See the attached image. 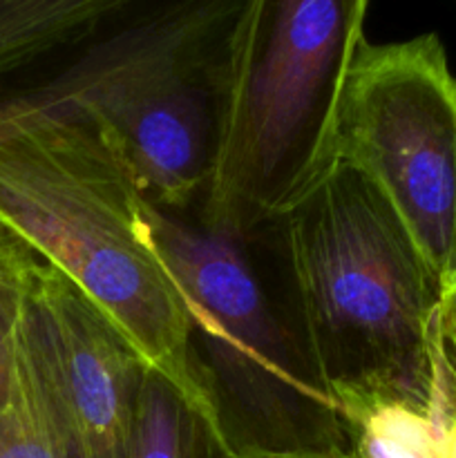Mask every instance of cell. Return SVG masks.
<instances>
[{
  "mask_svg": "<svg viewBox=\"0 0 456 458\" xmlns=\"http://www.w3.org/2000/svg\"><path fill=\"white\" fill-rule=\"evenodd\" d=\"M266 233L304 352L335 405L387 394L450 419L443 282L378 188L334 161Z\"/></svg>",
  "mask_w": 456,
  "mask_h": 458,
  "instance_id": "obj_1",
  "label": "cell"
},
{
  "mask_svg": "<svg viewBox=\"0 0 456 458\" xmlns=\"http://www.w3.org/2000/svg\"><path fill=\"white\" fill-rule=\"evenodd\" d=\"M156 250L188 316L210 429L231 458H353L351 434L317 380L289 300L253 237L148 204ZM277 273V271H275Z\"/></svg>",
  "mask_w": 456,
  "mask_h": 458,
  "instance_id": "obj_3",
  "label": "cell"
},
{
  "mask_svg": "<svg viewBox=\"0 0 456 458\" xmlns=\"http://www.w3.org/2000/svg\"><path fill=\"white\" fill-rule=\"evenodd\" d=\"M228 58L168 67L72 106L106 134L148 204L170 213L199 208L217 150Z\"/></svg>",
  "mask_w": 456,
  "mask_h": 458,
  "instance_id": "obj_6",
  "label": "cell"
},
{
  "mask_svg": "<svg viewBox=\"0 0 456 458\" xmlns=\"http://www.w3.org/2000/svg\"><path fill=\"white\" fill-rule=\"evenodd\" d=\"M0 458H79L27 304L18 322L12 398L0 407Z\"/></svg>",
  "mask_w": 456,
  "mask_h": 458,
  "instance_id": "obj_8",
  "label": "cell"
},
{
  "mask_svg": "<svg viewBox=\"0 0 456 458\" xmlns=\"http://www.w3.org/2000/svg\"><path fill=\"white\" fill-rule=\"evenodd\" d=\"M34 327L79 458H130L148 365L101 311L45 259L27 273Z\"/></svg>",
  "mask_w": 456,
  "mask_h": 458,
  "instance_id": "obj_7",
  "label": "cell"
},
{
  "mask_svg": "<svg viewBox=\"0 0 456 458\" xmlns=\"http://www.w3.org/2000/svg\"><path fill=\"white\" fill-rule=\"evenodd\" d=\"M130 458H231L170 380L146 369L134 411Z\"/></svg>",
  "mask_w": 456,
  "mask_h": 458,
  "instance_id": "obj_11",
  "label": "cell"
},
{
  "mask_svg": "<svg viewBox=\"0 0 456 458\" xmlns=\"http://www.w3.org/2000/svg\"><path fill=\"white\" fill-rule=\"evenodd\" d=\"M441 458H456V405L447 419L445 432H443V450Z\"/></svg>",
  "mask_w": 456,
  "mask_h": 458,
  "instance_id": "obj_14",
  "label": "cell"
},
{
  "mask_svg": "<svg viewBox=\"0 0 456 458\" xmlns=\"http://www.w3.org/2000/svg\"><path fill=\"white\" fill-rule=\"evenodd\" d=\"M38 255L0 224V407L12 398L16 335L25 304L27 273Z\"/></svg>",
  "mask_w": 456,
  "mask_h": 458,
  "instance_id": "obj_12",
  "label": "cell"
},
{
  "mask_svg": "<svg viewBox=\"0 0 456 458\" xmlns=\"http://www.w3.org/2000/svg\"><path fill=\"white\" fill-rule=\"evenodd\" d=\"M353 458H441L447 420L436 411L387 394L347 398L338 405Z\"/></svg>",
  "mask_w": 456,
  "mask_h": 458,
  "instance_id": "obj_10",
  "label": "cell"
},
{
  "mask_svg": "<svg viewBox=\"0 0 456 458\" xmlns=\"http://www.w3.org/2000/svg\"><path fill=\"white\" fill-rule=\"evenodd\" d=\"M9 92L18 112L0 132V224L79 286L210 428L183 300L128 168L83 110Z\"/></svg>",
  "mask_w": 456,
  "mask_h": 458,
  "instance_id": "obj_2",
  "label": "cell"
},
{
  "mask_svg": "<svg viewBox=\"0 0 456 458\" xmlns=\"http://www.w3.org/2000/svg\"><path fill=\"white\" fill-rule=\"evenodd\" d=\"M128 0H0V85Z\"/></svg>",
  "mask_w": 456,
  "mask_h": 458,
  "instance_id": "obj_9",
  "label": "cell"
},
{
  "mask_svg": "<svg viewBox=\"0 0 456 458\" xmlns=\"http://www.w3.org/2000/svg\"><path fill=\"white\" fill-rule=\"evenodd\" d=\"M367 9L369 0H250L219 89L201 222L258 235L329 168Z\"/></svg>",
  "mask_w": 456,
  "mask_h": 458,
  "instance_id": "obj_4",
  "label": "cell"
},
{
  "mask_svg": "<svg viewBox=\"0 0 456 458\" xmlns=\"http://www.w3.org/2000/svg\"><path fill=\"white\" fill-rule=\"evenodd\" d=\"M441 322H443V335H445L452 362H454L456 367V277L443 286Z\"/></svg>",
  "mask_w": 456,
  "mask_h": 458,
  "instance_id": "obj_13",
  "label": "cell"
},
{
  "mask_svg": "<svg viewBox=\"0 0 456 458\" xmlns=\"http://www.w3.org/2000/svg\"><path fill=\"white\" fill-rule=\"evenodd\" d=\"M369 179L443 286L456 277V76L436 34L362 43L335 116L331 164Z\"/></svg>",
  "mask_w": 456,
  "mask_h": 458,
  "instance_id": "obj_5",
  "label": "cell"
}]
</instances>
